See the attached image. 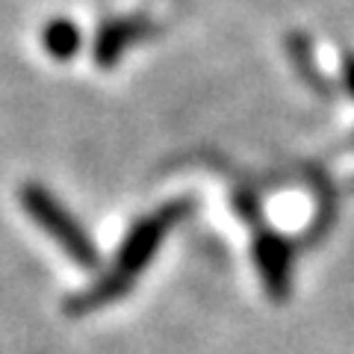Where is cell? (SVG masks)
I'll return each mask as SVG.
<instances>
[{
	"mask_svg": "<svg viewBox=\"0 0 354 354\" xmlns=\"http://www.w3.org/2000/svg\"><path fill=\"white\" fill-rule=\"evenodd\" d=\"M186 209H189L186 201H171V204L157 207L145 218H139L136 225L130 227L124 242H121L113 269H109L95 286H88L86 292L68 298V301H65V310H68L71 316H83V313L101 310L104 304L124 295L133 286V281L139 278V272L148 269V263H151L153 254H157L160 242L165 239V234H169L177 221L186 216Z\"/></svg>",
	"mask_w": 354,
	"mask_h": 354,
	"instance_id": "obj_1",
	"label": "cell"
},
{
	"mask_svg": "<svg viewBox=\"0 0 354 354\" xmlns=\"http://www.w3.org/2000/svg\"><path fill=\"white\" fill-rule=\"evenodd\" d=\"M41 48L53 59H74L83 48V32L71 18H50L41 27Z\"/></svg>",
	"mask_w": 354,
	"mask_h": 354,
	"instance_id": "obj_5",
	"label": "cell"
},
{
	"mask_svg": "<svg viewBox=\"0 0 354 354\" xmlns=\"http://www.w3.org/2000/svg\"><path fill=\"white\" fill-rule=\"evenodd\" d=\"M18 198H21V204H24L27 216L36 221L44 234L57 242V245L68 254L80 269H97V263H101L97 245L88 239V234L83 230L80 221H77L57 198L44 189V186H39V183L21 186Z\"/></svg>",
	"mask_w": 354,
	"mask_h": 354,
	"instance_id": "obj_2",
	"label": "cell"
},
{
	"mask_svg": "<svg viewBox=\"0 0 354 354\" xmlns=\"http://www.w3.org/2000/svg\"><path fill=\"white\" fill-rule=\"evenodd\" d=\"M342 80H346L348 95H354V53L342 57Z\"/></svg>",
	"mask_w": 354,
	"mask_h": 354,
	"instance_id": "obj_6",
	"label": "cell"
},
{
	"mask_svg": "<svg viewBox=\"0 0 354 354\" xmlns=\"http://www.w3.org/2000/svg\"><path fill=\"white\" fill-rule=\"evenodd\" d=\"M254 260L263 278V286L274 301H283L292 290V251L283 236L266 230L254 239Z\"/></svg>",
	"mask_w": 354,
	"mask_h": 354,
	"instance_id": "obj_3",
	"label": "cell"
},
{
	"mask_svg": "<svg viewBox=\"0 0 354 354\" xmlns=\"http://www.w3.org/2000/svg\"><path fill=\"white\" fill-rule=\"evenodd\" d=\"M157 30L148 18L142 15H127V18H109L101 24L95 36V48H92V57L101 68H113V65L124 57L127 48L139 39H148L151 32Z\"/></svg>",
	"mask_w": 354,
	"mask_h": 354,
	"instance_id": "obj_4",
	"label": "cell"
}]
</instances>
